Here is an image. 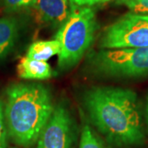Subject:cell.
Returning <instances> with one entry per match:
<instances>
[{"label": "cell", "mask_w": 148, "mask_h": 148, "mask_svg": "<svg viewBox=\"0 0 148 148\" xmlns=\"http://www.w3.org/2000/svg\"><path fill=\"white\" fill-rule=\"evenodd\" d=\"M91 123L117 146L142 144L144 133L138 96L132 90L113 86H93L83 95Z\"/></svg>", "instance_id": "obj_1"}, {"label": "cell", "mask_w": 148, "mask_h": 148, "mask_svg": "<svg viewBox=\"0 0 148 148\" xmlns=\"http://www.w3.org/2000/svg\"><path fill=\"white\" fill-rule=\"evenodd\" d=\"M4 116L11 139L23 147L36 143L53 114L51 91L39 83H15L6 91Z\"/></svg>", "instance_id": "obj_2"}, {"label": "cell", "mask_w": 148, "mask_h": 148, "mask_svg": "<svg viewBox=\"0 0 148 148\" xmlns=\"http://www.w3.org/2000/svg\"><path fill=\"white\" fill-rule=\"evenodd\" d=\"M97 29L95 11L90 7L70 4V12L59 27L54 39L60 44L58 65L61 70L72 69L92 44Z\"/></svg>", "instance_id": "obj_3"}, {"label": "cell", "mask_w": 148, "mask_h": 148, "mask_svg": "<svg viewBox=\"0 0 148 148\" xmlns=\"http://www.w3.org/2000/svg\"><path fill=\"white\" fill-rule=\"evenodd\" d=\"M89 73L101 77H138L148 75V48L101 49L90 53Z\"/></svg>", "instance_id": "obj_4"}, {"label": "cell", "mask_w": 148, "mask_h": 148, "mask_svg": "<svg viewBox=\"0 0 148 148\" xmlns=\"http://www.w3.org/2000/svg\"><path fill=\"white\" fill-rule=\"evenodd\" d=\"M101 49L148 48V15L128 12L105 29Z\"/></svg>", "instance_id": "obj_5"}, {"label": "cell", "mask_w": 148, "mask_h": 148, "mask_svg": "<svg viewBox=\"0 0 148 148\" xmlns=\"http://www.w3.org/2000/svg\"><path fill=\"white\" fill-rule=\"evenodd\" d=\"M76 123L64 103L54 106L53 114L37 140V148H75Z\"/></svg>", "instance_id": "obj_6"}, {"label": "cell", "mask_w": 148, "mask_h": 148, "mask_svg": "<svg viewBox=\"0 0 148 148\" xmlns=\"http://www.w3.org/2000/svg\"><path fill=\"white\" fill-rule=\"evenodd\" d=\"M32 8L38 24L59 27L69 16L70 3L69 0H36Z\"/></svg>", "instance_id": "obj_7"}, {"label": "cell", "mask_w": 148, "mask_h": 148, "mask_svg": "<svg viewBox=\"0 0 148 148\" xmlns=\"http://www.w3.org/2000/svg\"><path fill=\"white\" fill-rule=\"evenodd\" d=\"M17 75L23 79L45 80L52 77L53 71L47 61H40L25 56L16 66Z\"/></svg>", "instance_id": "obj_8"}, {"label": "cell", "mask_w": 148, "mask_h": 148, "mask_svg": "<svg viewBox=\"0 0 148 148\" xmlns=\"http://www.w3.org/2000/svg\"><path fill=\"white\" fill-rule=\"evenodd\" d=\"M20 23L15 16L0 17V60L15 46L19 36Z\"/></svg>", "instance_id": "obj_9"}, {"label": "cell", "mask_w": 148, "mask_h": 148, "mask_svg": "<svg viewBox=\"0 0 148 148\" xmlns=\"http://www.w3.org/2000/svg\"><path fill=\"white\" fill-rule=\"evenodd\" d=\"M60 52V44L57 40H38L32 43L27 49L26 56L40 61H47Z\"/></svg>", "instance_id": "obj_10"}, {"label": "cell", "mask_w": 148, "mask_h": 148, "mask_svg": "<svg viewBox=\"0 0 148 148\" xmlns=\"http://www.w3.org/2000/svg\"><path fill=\"white\" fill-rule=\"evenodd\" d=\"M78 148H106V147L91 127L86 125L82 131Z\"/></svg>", "instance_id": "obj_11"}, {"label": "cell", "mask_w": 148, "mask_h": 148, "mask_svg": "<svg viewBox=\"0 0 148 148\" xmlns=\"http://www.w3.org/2000/svg\"><path fill=\"white\" fill-rule=\"evenodd\" d=\"M36 0H2L3 6L9 12L33 8Z\"/></svg>", "instance_id": "obj_12"}, {"label": "cell", "mask_w": 148, "mask_h": 148, "mask_svg": "<svg viewBox=\"0 0 148 148\" xmlns=\"http://www.w3.org/2000/svg\"><path fill=\"white\" fill-rule=\"evenodd\" d=\"M8 139V132L4 116L3 102L0 99V148H7Z\"/></svg>", "instance_id": "obj_13"}, {"label": "cell", "mask_w": 148, "mask_h": 148, "mask_svg": "<svg viewBox=\"0 0 148 148\" xmlns=\"http://www.w3.org/2000/svg\"><path fill=\"white\" fill-rule=\"evenodd\" d=\"M132 13L148 15V0H142L138 3L129 8Z\"/></svg>", "instance_id": "obj_14"}, {"label": "cell", "mask_w": 148, "mask_h": 148, "mask_svg": "<svg viewBox=\"0 0 148 148\" xmlns=\"http://www.w3.org/2000/svg\"><path fill=\"white\" fill-rule=\"evenodd\" d=\"M70 4L79 7H91L95 5V0H69Z\"/></svg>", "instance_id": "obj_15"}, {"label": "cell", "mask_w": 148, "mask_h": 148, "mask_svg": "<svg viewBox=\"0 0 148 148\" xmlns=\"http://www.w3.org/2000/svg\"><path fill=\"white\" fill-rule=\"evenodd\" d=\"M142 0H115L114 3L116 5H123L127 7L128 8L132 5L138 3L139 2H141Z\"/></svg>", "instance_id": "obj_16"}, {"label": "cell", "mask_w": 148, "mask_h": 148, "mask_svg": "<svg viewBox=\"0 0 148 148\" xmlns=\"http://www.w3.org/2000/svg\"><path fill=\"white\" fill-rule=\"evenodd\" d=\"M109 1H110V0H95V4H100V3H106Z\"/></svg>", "instance_id": "obj_17"}, {"label": "cell", "mask_w": 148, "mask_h": 148, "mask_svg": "<svg viewBox=\"0 0 148 148\" xmlns=\"http://www.w3.org/2000/svg\"><path fill=\"white\" fill-rule=\"evenodd\" d=\"M147 124H148V104H147Z\"/></svg>", "instance_id": "obj_18"}]
</instances>
